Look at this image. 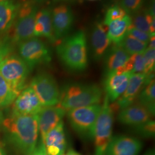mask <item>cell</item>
<instances>
[{
    "label": "cell",
    "instance_id": "36",
    "mask_svg": "<svg viewBox=\"0 0 155 155\" xmlns=\"http://www.w3.org/2000/svg\"><path fill=\"white\" fill-rule=\"evenodd\" d=\"M64 155H82V154H81L80 153L78 152L77 151L75 150H69L66 153H64Z\"/></svg>",
    "mask_w": 155,
    "mask_h": 155
},
{
    "label": "cell",
    "instance_id": "31",
    "mask_svg": "<svg viewBox=\"0 0 155 155\" xmlns=\"http://www.w3.org/2000/svg\"><path fill=\"white\" fill-rule=\"evenodd\" d=\"M127 35H130L134 38L137 39L140 41L147 44H148L150 36H152L150 33L144 32L136 28H133L132 25L129 29L128 30Z\"/></svg>",
    "mask_w": 155,
    "mask_h": 155
},
{
    "label": "cell",
    "instance_id": "40",
    "mask_svg": "<svg viewBox=\"0 0 155 155\" xmlns=\"http://www.w3.org/2000/svg\"><path fill=\"white\" fill-rule=\"evenodd\" d=\"M30 1H32L33 2H44L46 0H30Z\"/></svg>",
    "mask_w": 155,
    "mask_h": 155
},
{
    "label": "cell",
    "instance_id": "24",
    "mask_svg": "<svg viewBox=\"0 0 155 155\" xmlns=\"http://www.w3.org/2000/svg\"><path fill=\"white\" fill-rule=\"evenodd\" d=\"M118 45L125 50L129 55L143 54L148 48L147 43L142 42L128 35H127Z\"/></svg>",
    "mask_w": 155,
    "mask_h": 155
},
{
    "label": "cell",
    "instance_id": "12",
    "mask_svg": "<svg viewBox=\"0 0 155 155\" xmlns=\"http://www.w3.org/2000/svg\"><path fill=\"white\" fill-rule=\"evenodd\" d=\"M143 143L132 136L118 134L112 137L105 155H139Z\"/></svg>",
    "mask_w": 155,
    "mask_h": 155
},
{
    "label": "cell",
    "instance_id": "11",
    "mask_svg": "<svg viewBox=\"0 0 155 155\" xmlns=\"http://www.w3.org/2000/svg\"><path fill=\"white\" fill-rule=\"evenodd\" d=\"M11 115H37L43 107L31 86H26L18 94L11 105Z\"/></svg>",
    "mask_w": 155,
    "mask_h": 155
},
{
    "label": "cell",
    "instance_id": "3",
    "mask_svg": "<svg viewBox=\"0 0 155 155\" xmlns=\"http://www.w3.org/2000/svg\"><path fill=\"white\" fill-rule=\"evenodd\" d=\"M102 90L93 83H72L68 84L61 91L58 104L68 111L76 108L101 104Z\"/></svg>",
    "mask_w": 155,
    "mask_h": 155
},
{
    "label": "cell",
    "instance_id": "35",
    "mask_svg": "<svg viewBox=\"0 0 155 155\" xmlns=\"http://www.w3.org/2000/svg\"><path fill=\"white\" fill-rule=\"evenodd\" d=\"M148 48L155 49V35H153L150 36V38L148 44Z\"/></svg>",
    "mask_w": 155,
    "mask_h": 155
},
{
    "label": "cell",
    "instance_id": "22",
    "mask_svg": "<svg viewBox=\"0 0 155 155\" xmlns=\"http://www.w3.org/2000/svg\"><path fill=\"white\" fill-rule=\"evenodd\" d=\"M131 25L132 17L128 15L110 22L108 25L107 36L113 45H118L127 35Z\"/></svg>",
    "mask_w": 155,
    "mask_h": 155
},
{
    "label": "cell",
    "instance_id": "39",
    "mask_svg": "<svg viewBox=\"0 0 155 155\" xmlns=\"http://www.w3.org/2000/svg\"><path fill=\"white\" fill-rule=\"evenodd\" d=\"M55 2H71L74 0H52Z\"/></svg>",
    "mask_w": 155,
    "mask_h": 155
},
{
    "label": "cell",
    "instance_id": "19",
    "mask_svg": "<svg viewBox=\"0 0 155 155\" xmlns=\"http://www.w3.org/2000/svg\"><path fill=\"white\" fill-rule=\"evenodd\" d=\"M21 3L16 0L0 2V35L9 33L16 19Z\"/></svg>",
    "mask_w": 155,
    "mask_h": 155
},
{
    "label": "cell",
    "instance_id": "43",
    "mask_svg": "<svg viewBox=\"0 0 155 155\" xmlns=\"http://www.w3.org/2000/svg\"><path fill=\"white\" fill-rule=\"evenodd\" d=\"M91 1H93V0H91Z\"/></svg>",
    "mask_w": 155,
    "mask_h": 155
},
{
    "label": "cell",
    "instance_id": "16",
    "mask_svg": "<svg viewBox=\"0 0 155 155\" xmlns=\"http://www.w3.org/2000/svg\"><path fill=\"white\" fill-rule=\"evenodd\" d=\"M132 74L116 71L105 75L104 89L110 103L115 102L125 91Z\"/></svg>",
    "mask_w": 155,
    "mask_h": 155
},
{
    "label": "cell",
    "instance_id": "29",
    "mask_svg": "<svg viewBox=\"0 0 155 155\" xmlns=\"http://www.w3.org/2000/svg\"><path fill=\"white\" fill-rule=\"evenodd\" d=\"M144 59V74L147 77L153 74L155 70V50L147 48L143 53Z\"/></svg>",
    "mask_w": 155,
    "mask_h": 155
},
{
    "label": "cell",
    "instance_id": "30",
    "mask_svg": "<svg viewBox=\"0 0 155 155\" xmlns=\"http://www.w3.org/2000/svg\"><path fill=\"white\" fill-rule=\"evenodd\" d=\"M145 0H121V6L128 14L134 15L141 10Z\"/></svg>",
    "mask_w": 155,
    "mask_h": 155
},
{
    "label": "cell",
    "instance_id": "2",
    "mask_svg": "<svg viewBox=\"0 0 155 155\" xmlns=\"http://www.w3.org/2000/svg\"><path fill=\"white\" fill-rule=\"evenodd\" d=\"M56 50L61 63L70 71L82 72L88 66L87 38L83 31L63 38Z\"/></svg>",
    "mask_w": 155,
    "mask_h": 155
},
{
    "label": "cell",
    "instance_id": "37",
    "mask_svg": "<svg viewBox=\"0 0 155 155\" xmlns=\"http://www.w3.org/2000/svg\"><path fill=\"white\" fill-rule=\"evenodd\" d=\"M0 155H6L5 150L4 149L3 147L0 144Z\"/></svg>",
    "mask_w": 155,
    "mask_h": 155
},
{
    "label": "cell",
    "instance_id": "7",
    "mask_svg": "<svg viewBox=\"0 0 155 155\" xmlns=\"http://www.w3.org/2000/svg\"><path fill=\"white\" fill-rule=\"evenodd\" d=\"M30 70L18 55H9L0 62V74L17 95L26 86Z\"/></svg>",
    "mask_w": 155,
    "mask_h": 155
},
{
    "label": "cell",
    "instance_id": "33",
    "mask_svg": "<svg viewBox=\"0 0 155 155\" xmlns=\"http://www.w3.org/2000/svg\"><path fill=\"white\" fill-rule=\"evenodd\" d=\"M133 59L132 74L143 73L144 70V59L143 53L132 55Z\"/></svg>",
    "mask_w": 155,
    "mask_h": 155
},
{
    "label": "cell",
    "instance_id": "32",
    "mask_svg": "<svg viewBox=\"0 0 155 155\" xmlns=\"http://www.w3.org/2000/svg\"><path fill=\"white\" fill-rule=\"evenodd\" d=\"M13 51V45L6 39L0 38V62L6 56L11 55Z\"/></svg>",
    "mask_w": 155,
    "mask_h": 155
},
{
    "label": "cell",
    "instance_id": "6",
    "mask_svg": "<svg viewBox=\"0 0 155 155\" xmlns=\"http://www.w3.org/2000/svg\"><path fill=\"white\" fill-rule=\"evenodd\" d=\"M114 111L105 95L100 115L94 130L95 155H105L106 150L112 139Z\"/></svg>",
    "mask_w": 155,
    "mask_h": 155
},
{
    "label": "cell",
    "instance_id": "38",
    "mask_svg": "<svg viewBox=\"0 0 155 155\" xmlns=\"http://www.w3.org/2000/svg\"><path fill=\"white\" fill-rule=\"evenodd\" d=\"M144 155H155V151L153 150H149Z\"/></svg>",
    "mask_w": 155,
    "mask_h": 155
},
{
    "label": "cell",
    "instance_id": "20",
    "mask_svg": "<svg viewBox=\"0 0 155 155\" xmlns=\"http://www.w3.org/2000/svg\"><path fill=\"white\" fill-rule=\"evenodd\" d=\"M33 37H43L51 43H55L52 22V10L44 8L38 11L33 31Z\"/></svg>",
    "mask_w": 155,
    "mask_h": 155
},
{
    "label": "cell",
    "instance_id": "10",
    "mask_svg": "<svg viewBox=\"0 0 155 155\" xmlns=\"http://www.w3.org/2000/svg\"><path fill=\"white\" fill-rule=\"evenodd\" d=\"M149 82L147 76L144 73L132 74L125 91L115 102L110 103L112 109L115 112L133 104L145 85Z\"/></svg>",
    "mask_w": 155,
    "mask_h": 155
},
{
    "label": "cell",
    "instance_id": "9",
    "mask_svg": "<svg viewBox=\"0 0 155 155\" xmlns=\"http://www.w3.org/2000/svg\"><path fill=\"white\" fill-rule=\"evenodd\" d=\"M29 86L43 107L57 105L60 101L61 90L54 77L47 72H40L32 79Z\"/></svg>",
    "mask_w": 155,
    "mask_h": 155
},
{
    "label": "cell",
    "instance_id": "42",
    "mask_svg": "<svg viewBox=\"0 0 155 155\" xmlns=\"http://www.w3.org/2000/svg\"><path fill=\"white\" fill-rule=\"evenodd\" d=\"M1 117H2V116H1V112H0V121H1Z\"/></svg>",
    "mask_w": 155,
    "mask_h": 155
},
{
    "label": "cell",
    "instance_id": "18",
    "mask_svg": "<svg viewBox=\"0 0 155 155\" xmlns=\"http://www.w3.org/2000/svg\"><path fill=\"white\" fill-rule=\"evenodd\" d=\"M108 27L103 22L94 24L91 35V45L93 56L97 61H100L109 50L111 42L107 36Z\"/></svg>",
    "mask_w": 155,
    "mask_h": 155
},
{
    "label": "cell",
    "instance_id": "23",
    "mask_svg": "<svg viewBox=\"0 0 155 155\" xmlns=\"http://www.w3.org/2000/svg\"><path fill=\"white\" fill-rule=\"evenodd\" d=\"M137 102L144 106L153 116L155 113V78L147 83L140 93Z\"/></svg>",
    "mask_w": 155,
    "mask_h": 155
},
{
    "label": "cell",
    "instance_id": "17",
    "mask_svg": "<svg viewBox=\"0 0 155 155\" xmlns=\"http://www.w3.org/2000/svg\"><path fill=\"white\" fill-rule=\"evenodd\" d=\"M43 143L47 155H64L67 143L63 121L47 133Z\"/></svg>",
    "mask_w": 155,
    "mask_h": 155
},
{
    "label": "cell",
    "instance_id": "41",
    "mask_svg": "<svg viewBox=\"0 0 155 155\" xmlns=\"http://www.w3.org/2000/svg\"><path fill=\"white\" fill-rule=\"evenodd\" d=\"M8 1V0H0V2H3V1Z\"/></svg>",
    "mask_w": 155,
    "mask_h": 155
},
{
    "label": "cell",
    "instance_id": "25",
    "mask_svg": "<svg viewBox=\"0 0 155 155\" xmlns=\"http://www.w3.org/2000/svg\"><path fill=\"white\" fill-rule=\"evenodd\" d=\"M17 95L0 74V108L11 105Z\"/></svg>",
    "mask_w": 155,
    "mask_h": 155
},
{
    "label": "cell",
    "instance_id": "26",
    "mask_svg": "<svg viewBox=\"0 0 155 155\" xmlns=\"http://www.w3.org/2000/svg\"><path fill=\"white\" fill-rule=\"evenodd\" d=\"M132 25L144 32L150 33V25L147 17V11L138 12L133 15Z\"/></svg>",
    "mask_w": 155,
    "mask_h": 155
},
{
    "label": "cell",
    "instance_id": "14",
    "mask_svg": "<svg viewBox=\"0 0 155 155\" xmlns=\"http://www.w3.org/2000/svg\"><path fill=\"white\" fill-rule=\"evenodd\" d=\"M66 114V111L57 105L43 107L38 114L39 134L44 141L47 133L56 127Z\"/></svg>",
    "mask_w": 155,
    "mask_h": 155
},
{
    "label": "cell",
    "instance_id": "13",
    "mask_svg": "<svg viewBox=\"0 0 155 155\" xmlns=\"http://www.w3.org/2000/svg\"><path fill=\"white\" fill-rule=\"evenodd\" d=\"M74 21V14L69 6L61 4L52 10L53 33L56 41L66 36L72 27Z\"/></svg>",
    "mask_w": 155,
    "mask_h": 155
},
{
    "label": "cell",
    "instance_id": "8",
    "mask_svg": "<svg viewBox=\"0 0 155 155\" xmlns=\"http://www.w3.org/2000/svg\"><path fill=\"white\" fill-rule=\"evenodd\" d=\"M17 45L18 56L26 63L30 71L39 65L49 63L52 60L50 48L38 38L33 37Z\"/></svg>",
    "mask_w": 155,
    "mask_h": 155
},
{
    "label": "cell",
    "instance_id": "28",
    "mask_svg": "<svg viewBox=\"0 0 155 155\" xmlns=\"http://www.w3.org/2000/svg\"><path fill=\"white\" fill-rule=\"evenodd\" d=\"M126 15H127V13L121 6H113L106 12L103 23L107 26L112 21L121 19Z\"/></svg>",
    "mask_w": 155,
    "mask_h": 155
},
{
    "label": "cell",
    "instance_id": "27",
    "mask_svg": "<svg viewBox=\"0 0 155 155\" xmlns=\"http://www.w3.org/2000/svg\"><path fill=\"white\" fill-rule=\"evenodd\" d=\"M134 133L143 138H153L155 137V121L150 120L136 127H131Z\"/></svg>",
    "mask_w": 155,
    "mask_h": 155
},
{
    "label": "cell",
    "instance_id": "4",
    "mask_svg": "<svg viewBox=\"0 0 155 155\" xmlns=\"http://www.w3.org/2000/svg\"><path fill=\"white\" fill-rule=\"evenodd\" d=\"M102 109L101 104L82 107L67 111V117L73 130L82 139L91 140Z\"/></svg>",
    "mask_w": 155,
    "mask_h": 155
},
{
    "label": "cell",
    "instance_id": "34",
    "mask_svg": "<svg viewBox=\"0 0 155 155\" xmlns=\"http://www.w3.org/2000/svg\"><path fill=\"white\" fill-rule=\"evenodd\" d=\"M30 155H47L45 145L41 139H40L36 147Z\"/></svg>",
    "mask_w": 155,
    "mask_h": 155
},
{
    "label": "cell",
    "instance_id": "21",
    "mask_svg": "<svg viewBox=\"0 0 155 155\" xmlns=\"http://www.w3.org/2000/svg\"><path fill=\"white\" fill-rule=\"evenodd\" d=\"M107 51L105 55L106 74L113 72L123 66L130 56L118 45H113Z\"/></svg>",
    "mask_w": 155,
    "mask_h": 155
},
{
    "label": "cell",
    "instance_id": "5",
    "mask_svg": "<svg viewBox=\"0 0 155 155\" xmlns=\"http://www.w3.org/2000/svg\"><path fill=\"white\" fill-rule=\"evenodd\" d=\"M38 11V7L32 1L28 0L21 3L16 19L11 29V37L6 38L12 45H18L33 38L35 18Z\"/></svg>",
    "mask_w": 155,
    "mask_h": 155
},
{
    "label": "cell",
    "instance_id": "15",
    "mask_svg": "<svg viewBox=\"0 0 155 155\" xmlns=\"http://www.w3.org/2000/svg\"><path fill=\"white\" fill-rule=\"evenodd\" d=\"M152 114L145 107L135 102L119 111L117 120L124 125L133 127L152 120Z\"/></svg>",
    "mask_w": 155,
    "mask_h": 155
},
{
    "label": "cell",
    "instance_id": "1",
    "mask_svg": "<svg viewBox=\"0 0 155 155\" xmlns=\"http://www.w3.org/2000/svg\"><path fill=\"white\" fill-rule=\"evenodd\" d=\"M6 140L19 155H30L38 143L37 115H11L2 123Z\"/></svg>",
    "mask_w": 155,
    "mask_h": 155
}]
</instances>
